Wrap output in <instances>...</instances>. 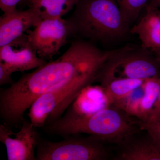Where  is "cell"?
<instances>
[{
    "instance_id": "obj_1",
    "label": "cell",
    "mask_w": 160,
    "mask_h": 160,
    "mask_svg": "<svg viewBox=\"0 0 160 160\" xmlns=\"http://www.w3.org/2000/svg\"><path fill=\"white\" fill-rule=\"evenodd\" d=\"M115 50H104L86 40L73 41L64 54L0 90V118L12 129L21 126L24 114L42 95L71 86L84 90L95 82Z\"/></svg>"
},
{
    "instance_id": "obj_2",
    "label": "cell",
    "mask_w": 160,
    "mask_h": 160,
    "mask_svg": "<svg viewBox=\"0 0 160 160\" xmlns=\"http://www.w3.org/2000/svg\"><path fill=\"white\" fill-rule=\"evenodd\" d=\"M141 121L110 105L90 114L74 110L42 127L47 133L66 137L86 133L105 142L118 144L128 136L142 130Z\"/></svg>"
},
{
    "instance_id": "obj_3",
    "label": "cell",
    "mask_w": 160,
    "mask_h": 160,
    "mask_svg": "<svg viewBox=\"0 0 160 160\" xmlns=\"http://www.w3.org/2000/svg\"><path fill=\"white\" fill-rule=\"evenodd\" d=\"M66 21L70 37L92 43L116 42L130 33L116 0H80Z\"/></svg>"
},
{
    "instance_id": "obj_4",
    "label": "cell",
    "mask_w": 160,
    "mask_h": 160,
    "mask_svg": "<svg viewBox=\"0 0 160 160\" xmlns=\"http://www.w3.org/2000/svg\"><path fill=\"white\" fill-rule=\"evenodd\" d=\"M106 142L93 136L80 137L78 134L51 142L40 137L36 160H105L109 157Z\"/></svg>"
},
{
    "instance_id": "obj_5",
    "label": "cell",
    "mask_w": 160,
    "mask_h": 160,
    "mask_svg": "<svg viewBox=\"0 0 160 160\" xmlns=\"http://www.w3.org/2000/svg\"><path fill=\"white\" fill-rule=\"evenodd\" d=\"M146 50L144 49L139 51L128 47L115 50L103 66L96 81L100 82L117 78L145 80L160 76L159 62Z\"/></svg>"
},
{
    "instance_id": "obj_6",
    "label": "cell",
    "mask_w": 160,
    "mask_h": 160,
    "mask_svg": "<svg viewBox=\"0 0 160 160\" xmlns=\"http://www.w3.org/2000/svg\"><path fill=\"white\" fill-rule=\"evenodd\" d=\"M27 32L38 56L49 62L59 52L70 37L68 23L62 18L42 20L33 30L29 29Z\"/></svg>"
},
{
    "instance_id": "obj_7",
    "label": "cell",
    "mask_w": 160,
    "mask_h": 160,
    "mask_svg": "<svg viewBox=\"0 0 160 160\" xmlns=\"http://www.w3.org/2000/svg\"><path fill=\"white\" fill-rule=\"evenodd\" d=\"M20 130L14 132L6 124L0 125V141L6 146L8 160H36L35 149L40 137L36 127L24 118Z\"/></svg>"
},
{
    "instance_id": "obj_8",
    "label": "cell",
    "mask_w": 160,
    "mask_h": 160,
    "mask_svg": "<svg viewBox=\"0 0 160 160\" xmlns=\"http://www.w3.org/2000/svg\"><path fill=\"white\" fill-rule=\"evenodd\" d=\"M47 62L38 56L27 34L0 47V63L11 74L37 69Z\"/></svg>"
},
{
    "instance_id": "obj_9",
    "label": "cell",
    "mask_w": 160,
    "mask_h": 160,
    "mask_svg": "<svg viewBox=\"0 0 160 160\" xmlns=\"http://www.w3.org/2000/svg\"><path fill=\"white\" fill-rule=\"evenodd\" d=\"M137 132L118 144L115 160H160V151L149 133Z\"/></svg>"
},
{
    "instance_id": "obj_10",
    "label": "cell",
    "mask_w": 160,
    "mask_h": 160,
    "mask_svg": "<svg viewBox=\"0 0 160 160\" xmlns=\"http://www.w3.org/2000/svg\"><path fill=\"white\" fill-rule=\"evenodd\" d=\"M42 20L35 12L29 8L4 12L0 18V47L19 37Z\"/></svg>"
},
{
    "instance_id": "obj_11",
    "label": "cell",
    "mask_w": 160,
    "mask_h": 160,
    "mask_svg": "<svg viewBox=\"0 0 160 160\" xmlns=\"http://www.w3.org/2000/svg\"><path fill=\"white\" fill-rule=\"evenodd\" d=\"M144 10V15L131 27L130 33L137 36L144 49L160 51V9L147 4Z\"/></svg>"
},
{
    "instance_id": "obj_12",
    "label": "cell",
    "mask_w": 160,
    "mask_h": 160,
    "mask_svg": "<svg viewBox=\"0 0 160 160\" xmlns=\"http://www.w3.org/2000/svg\"><path fill=\"white\" fill-rule=\"evenodd\" d=\"M79 0H22L19 4L35 12L42 20L60 18L74 9Z\"/></svg>"
},
{
    "instance_id": "obj_13",
    "label": "cell",
    "mask_w": 160,
    "mask_h": 160,
    "mask_svg": "<svg viewBox=\"0 0 160 160\" xmlns=\"http://www.w3.org/2000/svg\"><path fill=\"white\" fill-rule=\"evenodd\" d=\"M145 80L128 78H112L100 82L109 105L142 86Z\"/></svg>"
},
{
    "instance_id": "obj_14",
    "label": "cell",
    "mask_w": 160,
    "mask_h": 160,
    "mask_svg": "<svg viewBox=\"0 0 160 160\" xmlns=\"http://www.w3.org/2000/svg\"><path fill=\"white\" fill-rule=\"evenodd\" d=\"M143 86L144 95L138 104L133 117L142 122H146L159 92L160 76L146 79L143 83Z\"/></svg>"
},
{
    "instance_id": "obj_15",
    "label": "cell",
    "mask_w": 160,
    "mask_h": 160,
    "mask_svg": "<svg viewBox=\"0 0 160 160\" xmlns=\"http://www.w3.org/2000/svg\"><path fill=\"white\" fill-rule=\"evenodd\" d=\"M123 17L131 26L148 4L149 0H116Z\"/></svg>"
},
{
    "instance_id": "obj_16",
    "label": "cell",
    "mask_w": 160,
    "mask_h": 160,
    "mask_svg": "<svg viewBox=\"0 0 160 160\" xmlns=\"http://www.w3.org/2000/svg\"><path fill=\"white\" fill-rule=\"evenodd\" d=\"M144 93L143 84L134 89L129 94L118 100L112 105L124 110L128 114L133 116L134 112Z\"/></svg>"
},
{
    "instance_id": "obj_17",
    "label": "cell",
    "mask_w": 160,
    "mask_h": 160,
    "mask_svg": "<svg viewBox=\"0 0 160 160\" xmlns=\"http://www.w3.org/2000/svg\"><path fill=\"white\" fill-rule=\"evenodd\" d=\"M140 126L142 130H145L149 133L160 151V121H141Z\"/></svg>"
},
{
    "instance_id": "obj_18",
    "label": "cell",
    "mask_w": 160,
    "mask_h": 160,
    "mask_svg": "<svg viewBox=\"0 0 160 160\" xmlns=\"http://www.w3.org/2000/svg\"><path fill=\"white\" fill-rule=\"evenodd\" d=\"M11 73L2 63H0V86L11 85L14 82L12 78Z\"/></svg>"
},
{
    "instance_id": "obj_19",
    "label": "cell",
    "mask_w": 160,
    "mask_h": 160,
    "mask_svg": "<svg viewBox=\"0 0 160 160\" xmlns=\"http://www.w3.org/2000/svg\"><path fill=\"white\" fill-rule=\"evenodd\" d=\"M160 121V89L157 99L146 122Z\"/></svg>"
},
{
    "instance_id": "obj_20",
    "label": "cell",
    "mask_w": 160,
    "mask_h": 160,
    "mask_svg": "<svg viewBox=\"0 0 160 160\" xmlns=\"http://www.w3.org/2000/svg\"><path fill=\"white\" fill-rule=\"evenodd\" d=\"M22 0H0V8L4 12L14 10Z\"/></svg>"
},
{
    "instance_id": "obj_21",
    "label": "cell",
    "mask_w": 160,
    "mask_h": 160,
    "mask_svg": "<svg viewBox=\"0 0 160 160\" xmlns=\"http://www.w3.org/2000/svg\"><path fill=\"white\" fill-rule=\"evenodd\" d=\"M148 5L160 9V0H149Z\"/></svg>"
},
{
    "instance_id": "obj_22",
    "label": "cell",
    "mask_w": 160,
    "mask_h": 160,
    "mask_svg": "<svg viewBox=\"0 0 160 160\" xmlns=\"http://www.w3.org/2000/svg\"><path fill=\"white\" fill-rule=\"evenodd\" d=\"M154 53L156 58L160 64V51L155 52H154Z\"/></svg>"
},
{
    "instance_id": "obj_23",
    "label": "cell",
    "mask_w": 160,
    "mask_h": 160,
    "mask_svg": "<svg viewBox=\"0 0 160 160\" xmlns=\"http://www.w3.org/2000/svg\"><path fill=\"white\" fill-rule=\"evenodd\" d=\"M80 1V0H79V1Z\"/></svg>"
}]
</instances>
